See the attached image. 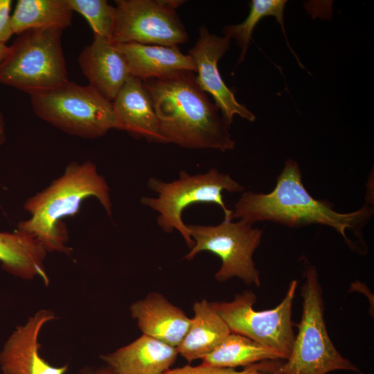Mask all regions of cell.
I'll list each match as a JSON object with an SVG mask.
<instances>
[{
	"instance_id": "obj_7",
	"label": "cell",
	"mask_w": 374,
	"mask_h": 374,
	"mask_svg": "<svg viewBox=\"0 0 374 374\" xmlns=\"http://www.w3.org/2000/svg\"><path fill=\"white\" fill-rule=\"evenodd\" d=\"M30 96L37 116L68 134L93 139L115 127L112 103L89 84L69 80Z\"/></svg>"
},
{
	"instance_id": "obj_21",
	"label": "cell",
	"mask_w": 374,
	"mask_h": 374,
	"mask_svg": "<svg viewBox=\"0 0 374 374\" xmlns=\"http://www.w3.org/2000/svg\"><path fill=\"white\" fill-rule=\"evenodd\" d=\"M279 359H281L280 355L273 350L247 337L230 332L213 351L202 359L201 364L234 368L260 361Z\"/></svg>"
},
{
	"instance_id": "obj_6",
	"label": "cell",
	"mask_w": 374,
	"mask_h": 374,
	"mask_svg": "<svg viewBox=\"0 0 374 374\" xmlns=\"http://www.w3.org/2000/svg\"><path fill=\"white\" fill-rule=\"evenodd\" d=\"M59 29H30L8 46L0 62V84L30 96L69 81Z\"/></svg>"
},
{
	"instance_id": "obj_15",
	"label": "cell",
	"mask_w": 374,
	"mask_h": 374,
	"mask_svg": "<svg viewBox=\"0 0 374 374\" xmlns=\"http://www.w3.org/2000/svg\"><path fill=\"white\" fill-rule=\"evenodd\" d=\"M114 45L125 58L130 75L142 81L165 78L184 71L196 73L193 59L181 53L178 46L139 43Z\"/></svg>"
},
{
	"instance_id": "obj_4",
	"label": "cell",
	"mask_w": 374,
	"mask_h": 374,
	"mask_svg": "<svg viewBox=\"0 0 374 374\" xmlns=\"http://www.w3.org/2000/svg\"><path fill=\"white\" fill-rule=\"evenodd\" d=\"M304 276L301 294L302 317L290 355L281 366L267 370L274 374H326L337 370L361 373L340 354L328 335L322 288L316 268L307 266Z\"/></svg>"
},
{
	"instance_id": "obj_11",
	"label": "cell",
	"mask_w": 374,
	"mask_h": 374,
	"mask_svg": "<svg viewBox=\"0 0 374 374\" xmlns=\"http://www.w3.org/2000/svg\"><path fill=\"white\" fill-rule=\"evenodd\" d=\"M199 30L198 39L188 53L196 66L197 84L203 91L212 96L215 105L229 125L235 115L254 121L256 116L244 105L238 103L218 69L219 60L229 48L230 39L210 33L204 26Z\"/></svg>"
},
{
	"instance_id": "obj_10",
	"label": "cell",
	"mask_w": 374,
	"mask_h": 374,
	"mask_svg": "<svg viewBox=\"0 0 374 374\" xmlns=\"http://www.w3.org/2000/svg\"><path fill=\"white\" fill-rule=\"evenodd\" d=\"M113 44L177 46L188 35L176 10L164 0H116Z\"/></svg>"
},
{
	"instance_id": "obj_23",
	"label": "cell",
	"mask_w": 374,
	"mask_h": 374,
	"mask_svg": "<svg viewBox=\"0 0 374 374\" xmlns=\"http://www.w3.org/2000/svg\"><path fill=\"white\" fill-rule=\"evenodd\" d=\"M72 11L82 15L93 33V37L112 42L116 19V7L105 0H66Z\"/></svg>"
},
{
	"instance_id": "obj_19",
	"label": "cell",
	"mask_w": 374,
	"mask_h": 374,
	"mask_svg": "<svg viewBox=\"0 0 374 374\" xmlns=\"http://www.w3.org/2000/svg\"><path fill=\"white\" fill-rule=\"evenodd\" d=\"M46 251L34 238L19 230L0 232V262L2 268L24 279L39 276L49 283L44 267Z\"/></svg>"
},
{
	"instance_id": "obj_1",
	"label": "cell",
	"mask_w": 374,
	"mask_h": 374,
	"mask_svg": "<svg viewBox=\"0 0 374 374\" xmlns=\"http://www.w3.org/2000/svg\"><path fill=\"white\" fill-rule=\"evenodd\" d=\"M143 82L151 96L166 143L222 152L234 148L230 125L198 86L193 72Z\"/></svg>"
},
{
	"instance_id": "obj_28",
	"label": "cell",
	"mask_w": 374,
	"mask_h": 374,
	"mask_svg": "<svg viewBox=\"0 0 374 374\" xmlns=\"http://www.w3.org/2000/svg\"><path fill=\"white\" fill-rule=\"evenodd\" d=\"M7 49H8V46L6 44H0V62L3 58Z\"/></svg>"
},
{
	"instance_id": "obj_14",
	"label": "cell",
	"mask_w": 374,
	"mask_h": 374,
	"mask_svg": "<svg viewBox=\"0 0 374 374\" xmlns=\"http://www.w3.org/2000/svg\"><path fill=\"white\" fill-rule=\"evenodd\" d=\"M89 84L112 102L130 76L123 55L110 42L93 37L78 58Z\"/></svg>"
},
{
	"instance_id": "obj_17",
	"label": "cell",
	"mask_w": 374,
	"mask_h": 374,
	"mask_svg": "<svg viewBox=\"0 0 374 374\" xmlns=\"http://www.w3.org/2000/svg\"><path fill=\"white\" fill-rule=\"evenodd\" d=\"M177 348L143 335L101 358L117 374H163L175 362Z\"/></svg>"
},
{
	"instance_id": "obj_18",
	"label": "cell",
	"mask_w": 374,
	"mask_h": 374,
	"mask_svg": "<svg viewBox=\"0 0 374 374\" xmlns=\"http://www.w3.org/2000/svg\"><path fill=\"white\" fill-rule=\"evenodd\" d=\"M194 317L178 353L189 362L202 359L213 351L231 332L228 326L206 299L195 303Z\"/></svg>"
},
{
	"instance_id": "obj_16",
	"label": "cell",
	"mask_w": 374,
	"mask_h": 374,
	"mask_svg": "<svg viewBox=\"0 0 374 374\" xmlns=\"http://www.w3.org/2000/svg\"><path fill=\"white\" fill-rule=\"evenodd\" d=\"M143 335L177 348L188 330L190 319L161 294H149L130 306Z\"/></svg>"
},
{
	"instance_id": "obj_20",
	"label": "cell",
	"mask_w": 374,
	"mask_h": 374,
	"mask_svg": "<svg viewBox=\"0 0 374 374\" xmlns=\"http://www.w3.org/2000/svg\"><path fill=\"white\" fill-rule=\"evenodd\" d=\"M66 0H19L10 17L13 34L30 29H64L72 22Z\"/></svg>"
},
{
	"instance_id": "obj_2",
	"label": "cell",
	"mask_w": 374,
	"mask_h": 374,
	"mask_svg": "<svg viewBox=\"0 0 374 374\" xmlns=\"http://www.w3.org/2000/svg\"><path fill=\"white\" fill-rule=\"evenodd\" d=\"M232 211L233 219L252 225L270 221L291 227L328 226L350 244L351 242L346 234L347 229L361 236L362 228L373 213V208L366 204L355 211L341 213L333 208L330 202L314 198L303 184L298 163L291 159L285 161L272 191H244Z\"/></svg>"
},
{
	"instance_id": "obj_25",
	"label": "cell",
	"mask_w": 374,
	"mask_h": 374,
	"mask_svg": "<svg viewBox=\"0 0 374 374\" xmlns=\"http://www.w3.org/2000/svg\"><path fill=\"white\" fill-rule=\"evenodd\" d=\"M11 0H0V44L6 42L13 35L10 24Z\"/></svg>"
},
{
	"instance_id": "obj_22",
	"label": "cell",
	"mask_w": 374,
	"mask_h": 374,
	"mask_svg": "<svg viewBox=\"0 0 374 374\" xmlns=\"http://www.w3.org/2000/svg\"><path fill=\"white\" fill-rule=\"evenodd\" d=\"M286 3L285 0H252L249 4V12L244 21L224 27L222 30L224 36L230 39H234L241 48L238 64L244 60L255 27L265 17L274 16L276 18L287 42L284 26V9Z\"/></svg>"
},
{
	"instance_id": "obj_5",
	"label": "cell",
	"mask_w": 374,
	"mask_h": 374,
	"mask_svg": "<svg viewBox=\"0 0 374 374\" xmlns=\"http://www.w3.org/2000/svg\"><path fill=\"white\" fill-rule=\"evenodd\" d=\"M148 187L157 195L142 197L141 204L159 213L157 222L163 231L171 233L177 230L190 249L195 242L188 226L183 222V211L195 204H214L222 209L224 220H232L233 211L226 206L222 193H242L245 190L229 175L220 172L216 168L195 175L181 170L179 178L170 182L150 177Z\"/></svg>"
},
{
	"instance_id": "obj_12",
	"label": "cell",
	"mask_w": 374,
	"mask_h": 374,
	"mask_svg": "<svg viewBox=\"0 0 374 374\" xmlns=\"http://www.w3.org/2000/svg\"><path fill=\"white\" fill-rule=\"evenodd\" d=\"M55 319L51 310H40L9 337L0 353L3 374H65L69 366L55 367L40 357L38 337L46 323Z\"/></svg>"
},
{
	"instance_id": "obj_9",
	"label": "cell",
	"mask_w": 374,
	"mask_h": 374,
	"mask_svg": "<svg viewBox=\"0 0 374 374\" xmlns=\"http://www.w3.org/2000/svg\"><path fill=\"white\" fill-rule=\"evenodd\" d=\"M195 244L184 256L192 260L200 251H208L222 260L215 277L219 282L238 277L247 285H260V272L253 254L261 242L262 230L243 220H224L217 225L187 224Z\"/></svg>"
},
{
	"instance_id": "obj_8",
	"label": "cell",
	"mask_w": 374,
	"mask_h": 374,
	"mask_svg": "<svg viewBox=\"0 0 374 374\" xmlns=\"http://www.w3.org/2000/svg\"><path fill=\"white\" fill-rule=\"evenodd\" d=\"M297 281L292 280L283 300L276 308L256 311V296L251 290L235 295L231 302H213L231 332L247 337L276 352L283 359L290 355L295 335L292 309Z\"/></svg>"
},
{
	"instance_id": "obj_24",
	"label": "cell",
	"mask_w": 374,
	"mask_h": 374,
	"mask_svg": "<svg viewBox=\"0 0 374 374\" xmlns=\"http://www.w3.org/2000/svg\"><path fill=\"white\" fill-rule=\"evenodd\" d=\"M163 374H265L256 364L247 366L243 371H238L231 368H217L200 364L197 366L189 365L181 368L168 370Z\"/></svg>"
},
{
	"instance_id": "obj_3",
	"label": "cell",
	"mask_w": 374,
	"mask_h": 374,
	"mask_svg": "<svg viewBox=\"0 0 374 374\" xmlns=\"http://www.w3.org/2000/svg\"><path fill=\"white\" fill-rule=\"evenodd\" d=\"M89 197L98 199L112 215L109 188L96 165L90 161L73 162L61 177L26 201L24 208L31 216L21 222L17 230L36 239L46 251L69 255L71 249L66 245L68 235L61 220L76 214Z\"/></svg>"
},
{
	"instance_id": "obj_26",
	"label": "cell",
	"mask_w": 374,
	"mask_h": 374,
	"mask_svg": "<svg viewBox=\"0 0 374 374\" xmlns=\"http://www.w3.org/2000/svg\"><path fill=\"white\" fill-rule=\"evenodd\" d=\"M80 374H117L111 367H103L96 370L84 368Z\"/></svg>"
},
{
	"instance_id": "obj_13",
	"label": "cell",
	"mask_w": 374,
	"mask_h": 374,
	"mask_svg": "<svg viewBox=\"0 0 374 374\" xmlns=\"http://www.w3.org/2000/svg\"><path fill=\"white\" fill-rule=\"evenodd\" d=\"M112 103L114 129L149 142L166 143L151 96L142 80L130 75Z\"/></svg>"
},
{
	"instance_id": "obj_27",
	"label": "cell",
	"mask_w": 374,
	"mask_h": 374,
	"mask_svg": "<svg viewBox=\"0 0 374 374\" xmlns=\"http://www.w3.org/2000/svg\"><path fill=\"white\" fill-rule=\"evenodd\" d=\"M6 140L5 135V123L3 116L1 112H0V145L3 143Z\"/></svg>"
}]
</instances>
